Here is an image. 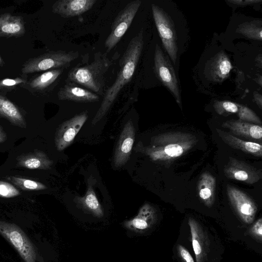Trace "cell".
<instances>
[{
  "instance_id": "obj_1",
  "label": "cell",
  "mask_w": 262,
  "mask_h": 262,
  "mask_svg": "<svg viewBox=\"0 0 262 262\" xmlns=\"http://www.w3.org/2000/svg\"><path fill=\"white\" fill-rule=\"evenodd\" d=\"M143 32L141 29L128 43L119 61V70L113 84L105 92L100 106L93 118L95 125L108 112L122 89L134 75L143 48Z\"/></svg>"
},
{
  "instance_id": "obj_2",
  "label": "cell",
  "mask_w": 262,
  "mask_h": 262,
  "mask_svg": "<svg viewBox=\"0 0 262 262\" xmlns=\"http://www.w3.org/2000/svg\"><path fill=\"white\" fill-rule=\"evenodd\" d=\"M198 140L193 134L181 132H169L151 138L150 144L144 146L139 142L134 150L148 156L154 161H172L192 148Z\"/></svg>"
},
{
  "instance_id": "obj_3",
  "label": "cell",
  "mask_w": 262,
  "mask_h": 262,
  "mask_svg": "<svg viewBox=\"0 0 262 262\" xmlns=\"http://www.w3.org/2000/svg\"><path fill=\"white\" fill-rule=\"evenodd\" d=\"M112 64L106 53L98 52L91 63L73 68L68 73L66 83L80 85L98 96H103L106 91L105 75Z\"/></svg>"
},
{
  "instance_id": "obj_4",
  "label": "cell",
  "mask_w": 262,
  "mask_h": 262,
  "mask_svg": "<svg viewBox=\"0 0 262 262\" xmlns=\"http://www.w3.org/2000/svg\"><path fill=\"white\" fill-rule=\"evenodd\" d=\"M78 56V52L50 51L26 61L22 65L21 72L25 75L56 69H66Z\"/></svg>"
},
{
  "instance_id": "obj_5",
  "label": "cell",
  "mask_w": 262,
  "mask_h": 262,
  "mask_svg": "<svg viewBox=\"0 0 262 262\" xmlns=\"http://www.w3.org/2000/svg\"><path fill=\"white\" fill-rule=\"evenodd\" d=\"M140 0L128 3L114 19L111 26L110 34L104 42L106 53L110 52L120 41L129 28L140 6Z\"/></svg>"
},
{
  "instance_id": "obj_6",
  "label": "cell",
  "mask_w": 262,
  "mask_h": 262,
  "mask_svg": "<svg viewBox=\"0 0 262 262\" xmlns=\"http://www.w3.org/2000/svg\"><path fill=\"white\" fill-rule=\"evenodd\" d=\"M0 234L9 242L25 262H35V249L25 233L13 224L0 221Z\"/></svg>"
},
{
  "instance_id": "obj_7",
  "label": "cell",
  "mask_w": 262,
  "mask_h": 262,
  "mask_svg": "<svg viewBox=\"0 0 262 262\" xmlns=\"http://www.w3.org/2000/svg\"><path fill=\"white\" fill-rule=\"evenodd\" d=\"M151 10L162 44L173 63L176 64L178 47L172 22L166 12L157 5L152 4Z\"/></svg>"
},
{
  "instance_id": "obj_8",
  "label": "cell",
  "mask_w": 262,
  "mask_h": 262,
  "mask_svg": "<svg viewBox=\"0 0 262 262\" xmlns=\"http://www.w3.org/2000/svg\"><path fill=\"white\" fill-rule=\"evenodd\" d=\"M154 67L159 80L174 96L176 101L181 106V96L178 81L169 59L157 44L154 54Z\"/></svg>"
},
{
  "instance_id": "obj_9",
  "label": "cell",
  "mask_w": 262,
  "mask_h": 262,
  "mask_svg": "<svg viewBox=\"0 0 262 262\" xmlns=\"http://www.w3.org/2000/svg\"><path fill=\"white\" fill-rule=\"evenodd\" d=\"M229 201L241 220L247 224L253 223L257 212L255 202L247 194L236 187L227 185Z\"/></svg>"
},
{
  "instance_id": "obj_10",
  "label": "cell",
  "mask_w": 262,
  "mask_h": 262,
  "mask_svg": "<svg viewBox=\"0 0 262 262\" xmlns=\"http://www.w3.org/2000/svg\"><path fill=\"white\" fill-rule=\"evenodd\" d=\"M224 173L228 179L253 184L262 178V171L245 161L229 157L224 166Z\"/></svg>"
},
{
  "instance_id": "obj_11",
  "label": "cell",
  "mask_w": 262,
  "mask_h": 262,
  "mask_svg": "<svg viewBox=\"0 0 262 262\" xmlns=\"http://www.w3.org/2000/svg\"><path fill=\"white\" fill-rule=\"evenodd\" d=\"M88 118L87 111L83 112L63 122L58 128L55 136L57 150L60 151L69 146Z\"/></svg>"
},
{
  "instance_id": "obj_12",
  "label": "cell",
  "mask_w": 262,
  "mask_h": 262,
  "mask_svg": "<svg viewBox=\"0 0 262 262\" xmlns=\"http://www.w3.org/2000/svg\"><path fill=\"white\" fill-rule=\"evenodd\" d=\"M135 139V126L129 120L124 126L116 146L113 159L116 167H122L129 160Z\"/></svg>"
},
{
  "instance_id": "obj_13",
  "label": "cell",
  "mask_w": 262,
  "mask_h": 262,
  "mask_svg": "<svg viewBox=\"0 0 262 262\" xmlns=\"http://www.w3.org/2000/svg\"><path fill=\"white\" fill-rule=\"evenodd\" d=\"M64 68L53 69L35 76L21 85L32 94L50 92L58 83Z\"/></svg>"
},
{
  "instance_id": "obj_14",
  "label": "cell",
  "mask_w": 262,
  "mask_h": 262,
  "mask_svg": "<svg viewBox=\"0 0 262 262\" xmlns=\"http://www.w3.org/2000/svg\"><path fill=\"white\" fill-rule=\"evenodd\" d=\"M188 225L196 261L205 262L210 251L208 236L200 224L193 218H189Z\"/></svg>"
},
{
  "instance_id": "obj_15",
  "label": "cell",
  "mask_w": 262,
  "mask_h": 262,
  "mask_svg": "<svg viewBox=\"0 0 262 262\" xmlns=\"http://www.w3.org/2000/svg\"><path fill=\"white\" fill-rule=\"evenodd\" d=\"M96 0H58L52 7L53 13L64 18L79 16L92 8Z\"/></svg>"
},
{
  "instance_id": "obj_16",
  "label": "cell",
  "mask_w": 262,
  "mask_h": 262,
  "mask_svg": "<svg viewBox=\"0 0 262 262\" xmlns=\"http://www.w3.org/2000/svg\"><path fill=\"white\" fill-rule=\"evenodd\" d=\"M222 126L229 129L232 135L258 141L260 144L261 143L262 128L260 125L231 119L224 122Z\"/></svg>"
},
{
  "instance_id": "obj_17",
  "label": "cell",
  "mask_w": 262,
  "mask_h": 262,
  "mask_svg": "<svg viewBox=\"0 0 262 262\" xmlns=\"http://www.w3.org/2000/svg\"><path fill=\"white\" fill-rule=\"evenodd\" d=\"M156 219L155 209L149 204L145 203L140 208L138 214L132 219L124 221L123 225L128 230L142 232L150 228Z\"/></svg>"
},
{
  "instance_id": "obj_18",
  "label": "cell",
  "mask_w": 262,
  "mask_h": 262,
  "mask_svg": "<svg viewBox=\"0 0 262 262\" xmlns=\"http://www.w3.org/2000/svg\"><path fill=\"white\" fill-rule=\"evenodd\" d=\"M57 97L60 100L88 103L99 100V96L96 94L74 83H66L57 93Z\"/></svg>"
},
{
  "instance_id": "obj_19",
  "label": "cell",
  "mask_w": 262,
  "mask_h": 262,
  "mask_svg": "<svg viewBox=\"0 0 262 262\" xmlns=\"http://www.w3.org/2000/svg\"><path fill=\"white\" fill-rule=\"evenodd\" d=\"M216 130L223 141L232 148L257 157H262L261 144L242 140L219 128H216Z\"/></svg>"
},
{
  "instance_id": "obj_20",
  "label": "cell",
  "mask_w": 262,
  "mask_h": 262,
  "mask_svg": "<svg viewBox=\"0 0 262 262\" xmlns=\"http://www.w3.org/2000/svg\"><path fill=\"white\" fill-rule=\"evenodd\" d=\"M25 32L22 17L9 13L0 15V37H19Z\"/></svg>"
},
{
  "instance_id": "obj_21",
  "label": "cell",
  "mask_w": 262,
  "mask_h": 262,
  "mask_svg": "<svg viewBox=\"0 0 262 262\" xmlns=\"http://www.w3.org/2000/svg\"><path fill=\"white\" fill-rule=\"evenodd\" d=\"M215 178L209 172H204L200 177L197 190L201 201L207 207H211L214 203Z\"/></svg>"
},
{
  "instance_id": "obj_22",
  "label": "cell",
  "mask_w": 262,
  "mask_h": 262,
  "mask_svg": "<svg viewBox=\"0 0 262 262\" xmlns=\"http://www.w3.org/2000/svg\"><path fill=\"white\" fill-rule=\"evenodd\" d=\"M74 201L79 208L97 217H102L104 215L101 205L90 184L88 186L85 195L75 196Z\"/></svg>"
},
{
  "instance_id": "obj_23",
  "label": "cell",
  "mask_w": 262,
  "mask_h": 262,
  "mask_svg": "<svg viewBox=\"0 0 262 262\" xmlns=\"http://www.w3.org/2000/svg\"><path fill=\"white\" fill-rule=\"evenodd\" d=\"M232 69L229 58L223 51H221L211 62L210 74L214 81L222 82L229 76Z\"/></svg>"
},
{
  "instance_id": "obj_24",
  "label": "cell",
  "mask_w": 262,
  "mask_h": 262,
  "mask_svg": "<svg viewBox=\"0 0 262 262\" xmlns=\"http://www.w3.org/2000/svg\"><path fill=\"white\" fill-rule=\"evenodd\" d=\"M17 160L18 166L30 169H49L53 164V161L40 151L23 155Z\"/></svg>"
},
{
  "instance_id": "obj_25",
  "label": "cell",
  "mask_w": 262,
  "mask_h": 262,
  "mask_svg": "<svg viewBox=\"0 0 262 262\" xmlns=\"http://www.w3.org/2000/svg\"><path fill=\"white\" fill-rule=\"evenodd\" d=\"M0 116L15 125L26 126L25 120L17 106L4 96L0 94Z\"/></svg>"
},
{
  "instance_id": "obj_26",
  "label": "cell",
  "mask_w": 262,
  "mask_h": 262,
  "mask_svg": "<svg viewBox=\"0 0 262 262\" xmlns=\"http://www.w3.org/2000/svg\"><path fill=\"white\" fill-rule=\"evenodd\" d=\"M261 22L252 21L241 24L236 29V32L244 36L252 39L261 40Z\"/></svg>"
},
{
  "instance_id": "obj_27",
  "label": "cell",
  "mask_w": 262,
  "mask_h": 262,
  "mask_svg": "<svg viewBox=\"0 0 262 262\" xmlns=\"http://www.w3.org/2000/svg\"><path fill=\"white\" fill-rule=\"evenodd\" d=\"M7 179L24 190H40L47 188L42 183L30 179L14 176L9 177Z\"/></svg>"
},
{
  "instance_id": "obj_28",
  "label": "cell",
  "mask_w": 262,
  "mask_h": 262,
  "mask_svg": "<svg viewBox=\"0 0 262 262\" xmlns=\"http://www.w3.org/2000/svg\"><path fill=\"white\" fill-rule=\"evenodd\" d=\"M239 104L230 101H217L214 103L216 112L222 116H227L232 114H237Z\"/></svg>"
},
{
  "instance_id": "obj_29",
  "label": "cell",
  "mask_w": 262,
  "mask_h": 262,
  "mask_svg": "<svg viewBox=\"0 0 262 262\" xmlns=\"http://www.w3.org/2000/svg\"><path fill=\"white\" fill-rule=\"evenodd\" d=\"M238 120L247 122L255 123L258 124H261V121L259 117L252 110L246 106L240 104L237 113Z\"/></svg>"
},
{
  "instance_id": "obj_30",
  "label": "cell",
  "mask_w": 262,
  "mask_h": 262,
  "mask_svg": "<svg viewBox=\"0 0 262 262\" xmlns=\"http://www.w3.org/2000/svg\"><path fill=\"white\" fill-rule=\"evenodd\" d=\"M27 81V79L25 76L1 79L0 80V91L8 92L11 91L18 85L21 86Z\"/></svg>"
},
{
  "instance_id": "obj_31",
  "label": "cell",
  "mask_w": 262,
  "mask_h": 262,
  "mask_svg": "<svg viewBox=\"0 0 262 262\" xmlns=\"http://www.w3.org/2000/svg\"><path fill=\"white\" fill-rule=\"evenodd\" d=\"M19 191L11 184L0 181V196L10 198L20 195Z\"/></svg>"
},
{
  "instance_id": "obj_32",
  "label": "cell",
  "mask_w": 262,
  "mask_h": 262,
  "mask_svg": "<svg viewBox=\"0 0 262 262\" xmlns=\"http://www.w3.org/2000/svg\"><path fill=\"white\" fill-rule=\"evenodd\" d=\"M249 234L259 243L262 242V219H258L249 229Z\"/></svg>"
},
{
  "instance_id": "obj_33",
  "label": "cell",
  "mask_w": 262,
  "mask_h": 262,
  "mask_svg": "<svg viewBox=\"0 0 262 262\" xmlns=\"http://www.w3.org/2000/svg\"><path fill=\"white\" fill-rule=\"evenodd\" d=\"M177 251L183 262H194L189 252L182 245H179L177 246Z\"/></svg>"
},
{
  "instance_id": "obj_34",
  "label": "cell",
  "mask_w": 262,
  "mask_h": 262,
  "mask_svg": "<svg viewBox=\"0 0 262 262\" xmlns=\"http://www.w3.org/2000/svg\"><path fill=\"white\" fill-rule=\"evenodd\" d=\"M228 2L232 4L236 5L238 6H247L257 4L261 2V0H228Z\"/></svg>"
},
{
  "instance_id": "obj_35",
  "label": "cell",
  "mask_w": 262,
  "mask_h": 262,
  "mask_svg": "<svg viewBox=\"0 0 262 262\" xmlns=\"http://www.w3.org/2000/svg\"><path fill=\"white\" fill-rule=\"evenodd\" d=\"M254 99L258 107L261 109L262 108V97L261 94L255 92L254 93Z\"/></svg>"
},
{
  "instance_id": "obj_36",
  "label": "cell",
  "mask_w": 262,
  "mask_h": 262,
  "mask_svg": "<svg viewBox=\"0 0 262 262\" xmlns=\"http://www.w3.org/2000/svg\"><path fill=\"white\" fill-rule=\"evenodd\" d=\"M7 139L5 133L0 128V143L4 142Z\"/></svg>"
},
{
  "instance_id": "obj_37",
  "label": "cell",
  "mask_w": 262,
  "mask_h": 262,
  "mask_svg": "<svg viewBox=\"0 0 262 262\" xmlns=\"http://www.w3.org/2000/svg\"><path fill=\"white\" fill-rule=\"evenodd\" d=\"M4 64V62L1 56L0 55V67L3 66Z\"/></svg>"
}]
</instances>
